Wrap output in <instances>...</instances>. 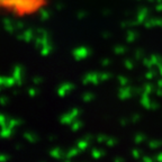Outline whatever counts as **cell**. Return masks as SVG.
Instances as JSON below:
<instances>
[{"instance_id":"1","label":"cell","mask_w":162,"mask_h":162,"mask_svg":"<svg viewBox=\"0 0 162 162\" xmlns=\"http://www.w3.org/2000/svg\"><path fill=\"white\" fill-rule=\"evenodd\" d=\"M46 4V0H0V11L18 16L32 15Z\"/></svg>"}]
</instances>
